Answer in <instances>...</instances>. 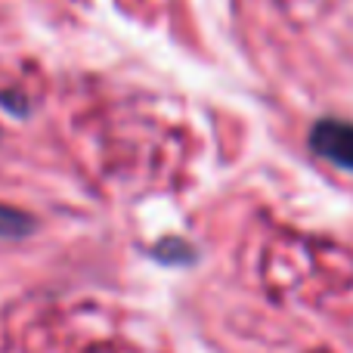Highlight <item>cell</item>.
<instances>
[{
	"label": "cell",
	"instance_id": "cell-1",
	"mask_svg": "<svg viewBox=\"0 0 353 353\" xmlns=\"http://www.w3.org/2000/svg\"><path fill=\"white\" fill-rule=\"evenodd\" d=\"M310 149L338 168L353 171V124L344 118H323L310 130Z\"/></svg>",
	"mask_w": 353,
	"mask_h": 353
},
{
	"label": "cell",
	"instance_id": "cell-2",
	"mask_svg": "<svg viewBox=\"0 0 353 353\" xmlns=\"http://www.w3.org/2000/svg\"><path fill=\"white\" fill-rule=\"evenodd\" d=\"M28 232H34V217L0 201V239H22Z\"/></svg>",
	"mask_w": 353,
	"mask_h": 353
},
{
	"label": "cell",
	"instance_id": "cell-3",
	"mask_svg": "<svg viewBox=\"0 0 353 353\" xmlns=\"http://www.w3.org/2000/svg\"><path fill=\"white\" fill-rule=\"evenodd\" d=\"M155 254H159L161 261H189L192 251H189L183 242H165L161 248H155Z\"/></svg>",
	"mask_w": 353,
	"mask_h": 353
}]
</instances>
